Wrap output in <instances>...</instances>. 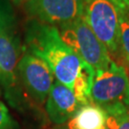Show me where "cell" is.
<instances>
[{
	"label": "cell",
	"instance_id": "2e32d148",
	"mask_svg": "<svg viewBox=\"0 0 129 129\" xmlns=\"http://www.w3.org/2000/svg\"><path fill=\"white\" fill-rule=\"evenodd\" d=\"M9 1L12 4H14V5H16V6H18V5H22V4L24 5L28 0H9Z\"/></svg>",
	"mask_w": 129,
	"mask_h": 129
},
{
	"label": "cell",
	"instance_id": "9c48e42d",
	"mask_svg": "<svg viewBox=\"0 0 129 129\" xmlns=\"http://www.w3.org/2000/svg\"><path fill=\"white\" fill-rule=\"evenodd\" d=\"M106 112L95 103L79 107L68 122V129H107Z\"/></svg>",
	"mask_w": 129,
	"mask_h": 129
},
{
	"label": "cell",
	"instance_id": "3957f363",
	"mask_svg": "<svg viewBox=\"0 0 129 129\" xmlns=\"http://www.w3.org/2000/svg\"><path fill=\"white\" fill-rule=\"evenodd\" d=\"M92 102L105 112L129 107V78L123 66L115 61L96 72L92 90Z\"/></svg>",
	"mask_w": 129,
	"mask_h": 129
},
{
	"label": "cell",
	"instance_id": "277c9868",
	"mask_svg": "<svg viewBox=\"0 0 129 129\" xmlns=\"http://www.w3.org/2000/svg\"><path fill=\"white\" fill-rule=\"evenodd\" d=\"M83 18L109 55L119 51L120 10L112 0H82Z\"/></svg>",
	"mask_w": 129,
	"mask_h": 129
},
{
	"label": "cell",
	"instance_id": "6da1fadb",
	"mask_svg": "<svg viewBox=\"0 0 129 129\" xmlns=\"http://www.w3.org/2000/svg\"><path fill=\"white\" fill-rule=\"evenodd\" d=\"M25 30L28 53L45 61L56 80L73 90L84 61L62 40L57 27L31 19Z\"/></svg>",
	"mask_w": 129,
	"mask_h": 129
},
{
	"label": "cell",
	"instance_id": "4fadbf2b",
	"mask_svg": "<svg viewBox=\"0 0 129 129\" xmlns=\"http://www.w3.org/2000/svg\"><path fill=\"white\" fill-rule=\"evenodd\" d=\"M107 129H129V107L106 112Z\"/></svg>",
	"mask_w": 129,
	"mask_h": 129
},
{
	"label": "cell",
	"instance_id": "7c38bea8",
	"mask_svg": "<svg viewBox=\"0 0 129 129\" xmlns=\"http://www.w3.org/2000/svg\"><path fill=\"white\" fill-rule=\"evenodd\" d=\"M17 19L13 4L9 0H0V35L16 29Z\"/></svg>",
	"mask_w": 129,
	"mask_h": 129
},
{
	"label": "cell",
	"instance_id": "5b68a950",
	"mask_svg": "<svg viewBox=\"0 0 129 129\" xmlns=\"http://www.w3.org/2000/svg\"><path fill=\"white\" fill-rule=\"evenodd\" d=\"M24 9L32 19L55 27L83 16L82 0H28Z\"/></svg>",
	"mask_w": 129,
	"mask_h": 129
},
{
	"label": "cell",
	"instance_id": "30bf717a",
	"mask_svg": "<svg viewBox=\"0 0 129 129\" xmlns=\"http://www.w3.org/2000/svg\"><path fill=\"white\" fill-rule=\"evenodd\" d=\"M95 75L96 71L86 62H83L81 69L75 80L72 90L75 94L76 99L78 100V102L81 106L92 102L91 90H92Z\"/></svg>",
	"mask_w": 129,
	"mask_h": 129
},
{
	"label": "cell",
	"instance_id": "52a82bcc",
	"mask_svg": "<svg viewBox=\"0 0 129 129\" xmlns=\"http://www.w3.org/2000/svg\"><path fill=\"white\" fill-rule=\"evenodd\" d=\"M23 48L17 30L0 35V84L12 90L16 83L17 65Z\"/></svg>",
	"mask_w": 129,
	"mask_h": 129
},
{
	"label": "cell",
	"instance_id": "8fae6325",
	"mask_svg": "<svg viewBox=\"0 0 129 129\" xmlns=\"http://www.w3.org/2000/svg\"><path fill=\"white\" fill-rule=\"evenodd\" d=\"M119 51L129 64V9L120 10Z\"/></svg>",
	"mask_w": 129,
	"mask_h": 129
},
{
	"label": "cell",
	"instance_id": "ba28073f",
	"mask_svg": "<svg viewBox=\"0 0 129 129\" xmlns=\"http://www.w3.org/2000/svg\"><path fill=\"white\" fill-rule=\"evenodd\" d=\"M80 106L73 91L55 80L46 99V112L50 120L57 124L65 123Z\"/></svg>",
	"mask_w": 129,
	"mask_h": 129
},
{
	"label": "cell",
	"instance_id": "5bb4252c",
	"mask_svg": "<svg viewBox=\"0 0 129 129\" xmlns=\"http://www.w3.org/2000/svg\"><path fill=\"white\" fill-rule=\"evenodd\" d=\"M13 120L10 116L8 108L3 102H0V129H12Z\"/></svg>",
	"mask_w": 129,
	"mask_h": 129
},
{
	"label": "cell",
	"instance_id": "7a4b0ae2",
	"mask_svg": "<svg viewBox=\"0 0 129 129\" xmlns=\"http://www.w3.org/2000/svg\"><path fill=\"white\" fill-rule=\"evenodd\" d=\"M62 40L96 72L108 68L113 60L83 16L58 26Z\"/></svg>",
	"mask_w": 129,
	"mask_h": 129
},
{
	"label": "cell",
	"instance_id": "8992f818",
	"mask_svg": "<svg viewBox=\"0 0 129 129\" xmlns=\"http://www.w3.org/2000/svg\"><path fill=\"white\" fill-rule=\"evenodd\" d=\"M17 72L30 96L43 103L55 82L54 74L46 62L25 51L19 59Z\"/></svg>",
	"mask_w": 129,
	"mask_h": 129
},
{
	"label": "cell",
	"instance_id": "9a60e30c",
	"mask_svg": "<svg viewBox=\"0 0 129 129\" xmlns=\"http://www.w3.org/2000/svg\"><path fill=\"white\" fill-rule=\"evenodd\" d=\"M120 10L129 9V0H112Z\"/></svg>",
	"mask_w": 129,
	"mask_h": 129
}]
</instances>
